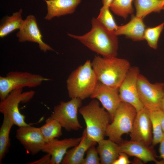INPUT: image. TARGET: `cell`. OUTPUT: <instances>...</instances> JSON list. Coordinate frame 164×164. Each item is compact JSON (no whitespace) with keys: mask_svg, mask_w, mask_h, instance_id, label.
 Returning <instances> with one entry per match:
<instances>
[{"mask_svg":"<svg viewBox=\"0 0 164 164\" xmlns=\"http://www.w3.org/2000/svg\"><path fill=\"white\" fill-rule=\"evenodd\" d=\"M51 155L46 153L39 159L28 163L29 164H50Z\"/></svg>","mask_w":164,"mask_h":164,"instance_id":"4dcf8cb0","label":"cell"},{"mask_svg":"<svg viewBox=\"0 0 164 164\" xmlns=\"http://www.w3.org/2000/svg\"><path fill=\"white\" fill-rule=\"evenodd\" d=\"M98 81L91 62L90 60H87L73 70L67 80L69 97L83 100L90 97Z\"/></svg>","mask_w":164,"mask_h":164,"instance_id":"277c9868","label":"cell"},{"mask_svg":"<svg viewBox=\"0 0 164 164\" xmlns=\"http://www.w3.org/2000/svg\"><path fill=\"white\" fill-rule=\"evenodd\" d=\"M133 0H114L110 6L111 10L115 14L126 19L133 13Z\"/></svg>","mask_w":164,"mask_h":164,"instance_id":"d4e9b609","label":"cell"},{"mask_svg":"<svg viewBox=\"0 0 164 164\" xmlns=\"http://www.w3.org/2000/svg\"><path fill=\"white\" fill-rule=\"evenodd\" d=\"M79 111L85 121L89 138L97 143L104 139L111 119L108 113L100 106L99 101L93 99L87 104L81 107Z\"/></svg>","mask_w":164,"mask_h":164,"instance_id":"3957f363","label":"cell"},{"mask_svg":"<svg viewBox=\"0 0 164 164\" xmlns=\"http://www.w3.org/2000/svg\"></svg>","mask_w":164,"mask_h":164,"instance_id":"8d00e7d4","label":"cell"},{"mask_svg":"<svg viewBox=\"0 0 164 164\" xmlns=\"http://www.w3.org/2000/svg\"><path fill=\"white\" fill-rule=\"evenodd\" d=\"M91 64L98 81L114 88H119L131 67L128 60L116 57L96 56Z\"/></svg>","mask_w":164,"mask_h":164,"instance_id":"7a4b0ae2","label":"cell"},{"mask_svg":"<svg viewBox=\"0 0 164 164\" xmlns=\"http://www.w3.org/2000/svg\"><path fill=\"white\" fill-rule=\"evenodd\" d=\"M164 27V22L153 27H148L146 29L144 36L149 46L156 49L159 36Z\"/></svg>","mask_w":164,"mask_h":164,"instance_id":"4316f807","label":"cell"},{"mask_svg":"<svg viewBox=\"0 0 164 164\" xmlns=\"http://www.w3.org/2000/svg\"><path fill=\"white\" fill-rule=\"evenodd\" d=\"M15 137L25 149L32 155L41 151L46 143L39 128L30 125L19 127Z\"/></svg>","mask_w":164,"mask_h":164,"instance_id":"7c38bea8","label":"cell"},{"mask_svg":"<svg viewBox=\"0 0 164 164\" xmlns=\"http://www.w3.org/2000/svg\"><path fill=\"white\" fill-rule=\"evenodd\" d=\"M157 111H150L152 133V146H155L159 143L164 138L162 129Z\"/></svg>","mask_w":164,"mask_h":164,"instance_id":"484cf974","label":"cell"},{"mask_svg":"<svg viewBox=\"0 0 164 164\" xmlns=\"http://www.w3.org/2000/svg\"><path fill=\"white\" fill-rule=\"evenodd\" d=\"M140 74L139 68L131 67L119 86V96L122 101L129 104L138 111L144 107L138 94L137 81Z\"/></svg>","mask_w":164,"mask_h":164,"instance_id":"30bf717a","label":"cell"},{"mask_svg":"<svg viewBox=\"0 0 164 164\" xmlns=\"http://www.w3.org/2000/svg\"><path fill=\"white\" fill-rule=\"evenodd\" d=\"M109 6L103 5L97 19L108 29L114 31L118 26L110 10Z\"/></svg>","mask_w":164,"mask_h":164,"instance_id":"83f0119b","label":"cell"},{"mask_svg":"<svg viewBox=\"0 0 164 164\" xmlns=\"http://www.w3.org/2000/svg\"><path fill=\"white\" fill-rule=\"evenodd\" d=\"M50 79L27 72L11 71L0 76V98L4 99L13 90L24 87H35Z\"/></svg>","mask_w":164,"mask_h":164,"instance_id":"8992f818","label":"cell"},{"mask_svg":"<svg viewBox=\"0 0 164 164\" xmlns=\"http://www.w3.org/2000/svg\"><path fill=\"white\" fill-rule=\"evenodd\" d=\"M114 0H102L103 5L109 6Z\"/></svg>","mask_w":164,"mask_h":164,"instance_id":"836d02e7","label":"cell"},{"mask_svg":"<svg viewBox=\"0 0 164 164\" xmlns=\"http://www.w3.org/2000/svg\"><path fill=\"white\" fill-rule=\"evenodd\" d=\"M157 111L160 121L164 138V112L161 109L158 110Z\"/></svg>","mask_w":164,"mask_h":164,"instance_id":"d6a6232c","label":"cell"},{"mask_svg":"<svg viewBox=\"0 0 164 164\" xmlns=\"http://www.w3.org/2000/svg\"><path fill=\"white\" fill-rule=\"evenodd\" d=\"M62 128L58 121L50 116L46 119L45 124L39 128L46 143L60 137L62 135Z\"/></svg>","mask_w":164,"mask_h":164,"instance_id":"cb8c5ba5","label":"cell"},{"mask_svg":"<svg viewBox=\"0 0 164 164\" xmlns=\"http://www.w3.org/2000/svg\"><path fill=\"white\" fill-rule=\"evenodd\" d=\"M2 124L0 128V163L2 164L10 146L9 134L13 122L6 114H3Z\"/></svg>","mask_w":164,"mask_h":164,"instance_id":"7402d4cb","label":"cell"},{"mask_svg":"<svg viewBox=\"0 0 164 164\" xmlns=\"http://www.w3.org/2000/svg\"><path fill=\"white\" fill-rule=\"evenodd\" d=\"M81 139V137L65 138L60 140L55 138L46 143L41 151L50 155V164H59L61 163L68 149L77 145Z\"/></svg>","mask_w":164,"mask_h":164,"instance_id":"9a60e30c","label":"cell"},{"mask_svg":"<svg viewBox=\"0 0 164 164\" xmlns=\"http://www.w3.org/2000/svg\"><path fill=\"white\" fill-rule=\"evenodd\" d=\"M162 10H164V7H163V9H162Z\"/></svg>","mask_w":164,"mask_h":164,"instance_id":"d590c367","label":"cell"},{"mask_svg":"<svg viewBox=\"0 0 164 164\" xmlns=\"http://www.w3.org/2000/svg\"><path fill=\"white\" fill-rule=\"evenodd\" d=\"M159 144V152L162 160L160 161H159L158 164H164V138H163Z\"/></svg>","mask_w":164,"mask_h":164,"instance_id":"1f68e13d","label":"cell"},{"mask_svg":"<svg viewBox=\"0 0 164 164\" xmlns=\"http://www.w3.org/2000/svg\"><path fill=\"white\" fill-rule=\"evenodd\" d=\"M82 100L73 98L68 101H61L54 107L51 116L58 121L68 131H77L82 128L77 116L78 111L81 107Z\"/></svg>","mask_w":164,"mask_h":164,"instance_id":"ba28073f","label":"cell"},{"mask_svg":"<svg viewBox=\"0 0 164 164\" xmlns=\"http://www.w3.org/2000/svg\"><path fill=\"white\" fill-rule=\"evenodd\" d=\"M23 88L17 89L12 91L0 102V112L7 115L18 127L27 126L30 124L26 122L25 116L21 114L19 109L20 103H26L33 97L35 92L33 91L22 92Z\"/></svg>","mask_w":164,"mask_h":164,"instance_id":"52a82bcc","label":"cell"},{"mask_svg":"<svg viewBox=\"0 0 164 164\" xmlns=\"http://www.w3.org/2000/svg\"><path fill=\"white\" fill-rule=\"evenodd\" d=\"M94 145L87 150L86 155L82 164H100V159L97 148Z\"/></svg>","mask_w":164,"mask_h":164,"instance_id":"f1b7e54d","label":"cell"},{"mask_svg":"<svg viewBox=\"0 0 164 164\" xmlns=\"http://www.w3.org/2000/svg\"><path fill=\"white\" fill-rule=\"evenodd\" d=\"M139 99L144 107L150 111L161 109L164 92V83L152 84L143 75L139 74L137 81Z\"/></svg>","mask_w":164,"mask_h":164,"instance_id":"9c48e42d","label":"cell"},{"mask_svg":"<svg viewBox=\"0 0 164 164\" xmlns=\"http://www.w3.org/2000/svg\"><path fill=\"white\" fill-rule=\"evenodd\" d=\"M128 155L126 154L120 152L117 158L114 161L113 164H129L131 162L129 160Z\"/></svg>","mask_w":164,"mask_h":164,"instance_id":"f546056e","label":"cell"},{"mask_svg":"<svg viewBox=\"0 0 164 164\" xmlns=\"http://www.w3.org/2000/svg\"><path fill=\"white\" fill-rule=\"evenodd\" d=\"M81 137V140L77 145L67 151L61 164H82L85 153L91 146L97 143L89 138L85 128Z\"/></svg>","mask_w":164,"mask_h":164,"instance_id":"e0dca14e","label":"cell"},{"mask_svg":"<svg viewBox=\"0 0 164 164\" xmlns=\"http://www.w3.org/2000/svg\"><path fill=\"white\" fill-rule=\"evenodd\" d=\"M161 109L164 112V92L161 103Z\"/></svg>","mask_w":164,"mask_h":164,"instance_id":"e575fe53","label":"cell"},{"mask_svg":"<svg viewBox=\"0 0 164 164\" xmlns=\"http://www.w3.org/2000/svg\"><path fill=\"white\" fill-rule=\"evenodd\" d=\"M136 16L143 19L152 12H159L164 7V0H135Z\"/></svg>","mask_w":164,"mask_h":164,"instance_id":"44dd1931","label":"cell"},{"mask_svg":"<svg viewBox=\"0 0 164 164\" xmlns=\"http://www.w3.org/2000/svg\"><path fill=\"white\" fill-rule=\"evenodd\" d=\"M146 29L143 19L133 15L128 22L118 26L114 32L117 36L124 35L133 41H138L144 40V36Z\"/></svg>","mask_w":164,"mask_h":164,"instance_id":"d6986e66","label":"cell"},{"mask_svg":"<svg viewBox=\"0 0 164 164\" xmlns=\"http://www.w3.org/2000/svg\"><path fill=\"white\" fill-rule=\"evenodd\" d=\"M91 23V29L84 35L79 36L68 33V35L103 57H116L118 46V36L96 18H93Z\"/></svg>","mask_w":164,"mask_h":164,"instance_id":"6da1fadb","label":"cell"},{"mask_svg":"<svg viewBox=\"0 0 164 164\" xmlns=\"http://www.w3.org/2000/svg\"><path fill=\"white\" fill-rule=\"evenodd\" d=\"M82 0H45L47 13L44 19L50 20L55 17L73 13Z\"/></svg>","mask_w":164,"mask_h":164,"instance_id":"ac0fdd59","label":"cell"},{"mask_svg":"<svg viewBox=\"0 0 164 164\" xmlns=\"http://www.w3.org/2000/svg\"><path fill=\"white\" fill-rule=\"evenodd\" d=\"M137 112L133 106L122 101L107 127L106 136L116 143L120 144L122 135L129 134L131 131Z\"/></svg>","mask_w":164,"mask_h":164,"instance_id":"5b68a950","label":"cell"},{"mask_svg":"<svg viewBox=\"0 0 164 164\" xmlns=\"http://www.w3.org/2000/svg\"><path fill=\"white\" fill-rule=\"evenodd\" d=\"M97 143L101 164H113L120 152L119 144L109 139H104Z\"/></svg>","mask_w":164,"mask_h":164,"instance_id":"ffe728a7","label":"cell"},{"mask_svg":"<svg viewBox=\"0 0 164 164\" xmlns=\"http://www.w3.org/2000/svg\"><path fill=\"white\" fill-rule=\"evenodd\" d=\"M22 10L13 13L10 16H7L3 19L0 26V37L3 38L17 29H20L24 22L22 19Z\"/></svg>","mask_w":164,"mask_h":164,"instance_id":"603a6c76","label":"cell"},{"mask_svg":"<svg viewBox=\"0 0 164 164\" xmlns=\"http://www.w3.org/2000/svg\"><path fill=\"white\" fill-rule=\"evenodd\" d=\"M129 134L131 140L148 146L152 144V133L150 111L144 107L137 112Z\"/></svg>","mask_w":164,"mask_h":164,"instance_id":"8fae6325","label":"cell"},{"mask_svg":"<svg viewBox=\"0 0 164 164\" xmlns=\"http://www.w3.org/2000/svg\"><path fill=\"white\" fill-rule=\"evenodd\" d=\"M119 145L120 152L135 157L144 162H154L157 164L158 162L157 155L150 146L131 140L122 141Z\"/></svg>","mask_w":164,"mask_h":164,"instance_id":"2e32d148","label":"cell"},{"mask_svg":"<svg viewBox=\"0 0 164 164\" xmlns=\"http://www.w3.org/2000/svg\"><path fill=\"white\" fill-rule=\"evenodd\" d=\"M90 97L99 101L110 114L111 121L122 102L118 88L111 87L98 81Z\"/></svg>","mask_w":164,"mask_h":164,"instance_id":"4fadbf2b","label":"cell"},{"mask_svg":"<svg viewBox=\"0 0 164 164\" xmlns=\"http://www.w3.org/2000/svg\"><path fill=\"white\" fill-rule=\"evenodd\" d=\"M16 36L19 42L28 41L37 43L40 50L44 52L54 51L51 47L43 41L36 19L33 15H30L27 16L22 27L16 34Z\"/></svg>","mask_w":164,"mask_h":164,"instance_id":"5bb4252c","label":"cell"}]
</instances>
